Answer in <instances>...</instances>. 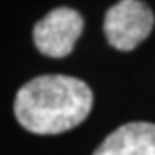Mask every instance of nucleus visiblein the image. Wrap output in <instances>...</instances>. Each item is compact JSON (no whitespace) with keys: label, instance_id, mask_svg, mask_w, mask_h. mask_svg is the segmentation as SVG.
Listing matches in <instances>:
<instances>
[{"label":"nucleus","instance_id":"nucleus-3","mask_svg":"<svg viewBox=\"0 0 155 155\" xmlns=\"http://www.w3.org/2000/svg\"><path fill=\"white\" fill-rule=\"evenodd\" d=\"M83 16L71 7H57L40 19L33 28V41L47 57L62 59L74 48L83 33Z\"/></svg>","mask_w":155,"mask_h":155},{"label":"nucleus","instance_id":"nucleus-2","mask_svg":"<svg viewBox=\"0 0 155 155\" xmlns=\"http://www.w3.org/2000/svg\"><path fill=\"white\" fill-rule=\"evenodd\" d=\"M153 24V12L145 2L121 0L107 11L104 19V33L114 48L129 52L148 38Z\"/></svg>","mask_w":155,"mask_h":155},{"label":"nucleus","instance_id":"nucleus-4","mask_svg":"<svg viewBox=\"0 0 155 155\" xmlns=\"http://www.w3.org/2000/svg\"><path fill=\"white\" fill-rule=\"evenodd\" d=\"M93 155H155V124L129 122L117 127Z\"/></svg>","mask_w":155,"mask_h":155},{"label":"nucleus","instance_id":"nucleus-1","mask_svg":"<svg viewBox=\"0 0 155 155\" xmlns=\"http://www.w3.org/2000/svg\"><path fill=\"white\" fill-rule=\"evenodd\" d=\"M93 93L84 81L64 74H45L22 84L14 100V114L26 131L59 134L88 117Z\"/></svg>","mask_w":155,"mask_h":155}]
</instances>
